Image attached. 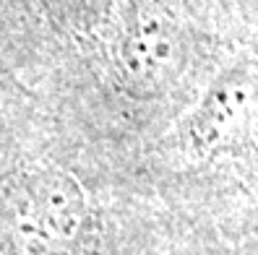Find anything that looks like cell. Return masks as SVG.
<instances>
[{
  "label": "cell",
  "mask_w": 258,
  "mask_h": 255,
  "mask_svg": "<svg viewBox=\"0 0 258 255\" xmlns=\"http://www.w3.org/2000/svg\"><path fill=\"white\" fill-rule=\"evenodd\" d=\"M185 60L183 29L159 0H131L117 37V68L136 97H159Z\"/></svg>",
  "instance_id": "1"
},
{
  "label": "cell",
  "mask_w": 258,
  "mask_h": 255,
  "mask_svg": "<svg viewBox=\"0 0 258 255\" xmlns=\"http://www.w3.org/2000/svg\"><path fill=\"white\" fill-rule=\"evenodd\" d=\"M255 99L258 78L253 68L245 63L224 68L180 128L183 148L193 156H209L224 148L250 120Z\"/></svg>",
  "instance_id": "2"
}]
</instances>
